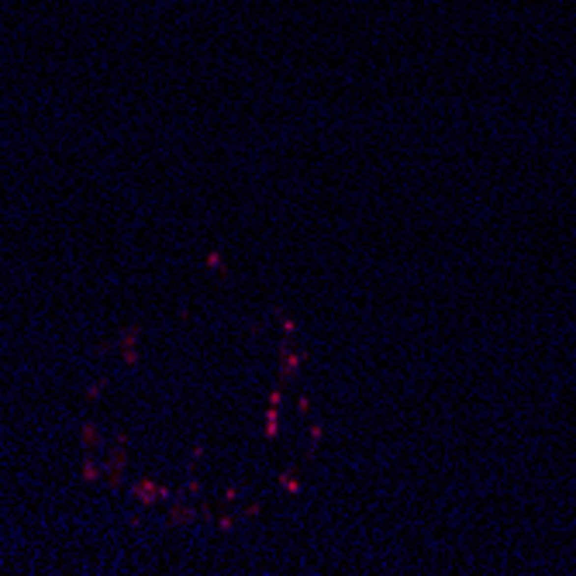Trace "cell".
<instances>
[{"label": "cell", "mask_w": 576, "mask_h": 576, "mask_svg": "<svg viewBox=\"0 0 576 576\" xmlns=\"http://www.w3.org/2000/svg\"><path fill=\"white\" fill-rule=\"evenodd\" d=\"M97 438H100V435H97V425H83V442H86V445H93Z\"/></svg>", "instance_id": "9c48e42d"}, {"label": "cell", "mask_w": 576, "mask_h": 576, "mask_svg": "<svg viewBox=\"0 0 576 576\" xmlns=\"http://www.w3.org/2000/svg\"><path fill=\"white\" fill-rule=\"evenodd\" d=\"M280 487H283L287 493H300V480H297L290 469H287V473H280Z\"/></svg>", "instance_id": "277c9868"}, {"label": "cell", "mask_w": 576, "mask_h": 576, "mask_svg": "<svg viewBox=\"0 0 576 576\" xmlns=\"http://www.w3.org/2000/svg\"><path fill=\"white\" fill-rule=\"evenodd\" d=\"M276 317H280V328H283L287 335H293V331H297V321H293V317H287L283 311H276Z\"/></svg>", "instance_id": "52a82bcc"}, {"label": "cell", "mask_w": 576, "mask_h": 576, "mask_svg": "<svg viewBox=\"0 0 576 576\" xmlns=\"http://www.w3.org/2000/svg\"><path fill=\"white\" fill-rule=\"evenodd\" d=\"M231 524H235V518H231V514H225V518L218 521V528H221V531H231Z\"/></svg>", "instance_id": "7c38bea8"}, {"label": "cell", "mask_w": 576, "mask_h": 576, "mask_svg": "<svg viewBox=\"0 0 576 576\" xmlns=\"http://www.w3.org/2000/svg\"><path fill=\"white\" fill-rule=\"evenodd\" d=\"M304 352H293V348H280V379H293L297 369L304 366Z\"/></svg>", "instance_id": "6da1fadb"}, {"label": "cell", "mask_w": 576, "mask_h": 576, "mask_svg": "<svg viewBox=\"0 0 576 576\" xmlns=\"http://www.w3.org/2000/svg\"><path fill=\"white\" fill-rule=\"evenodd\" d=\"M121 345H124V348H135V345H138V328H128V331L121 335Z\"/></svg>", "instance_id": "ba28073f"}, {"label": "cell", "mask_w": 576, "mask_h": 576, "mask_svg": "<svg viewBox=\"0 0 576 576\" xmlns=\"http://www.w3.org/2000/svg\"><path fill=\"white\" fill-rule=\"evenodd\" d=\"M131 493H135L142 504H155V500H166V497H169V490H166V487H159V483H152V480L135 483V487H131Z\"/></svg>", "instance_id": "7a4b0ae2"}, {"label": "cell", "mask_w": 576, "mask_h": 576, "mask_svg": "<svg viewBox=\"0 0 576 576\" xmlns=\"http://www.w3.org/2000/svg\"><path fill=\"white\" fill-rule=\"evenodd\" d=\"M83 476H86V480H97V466H93L90 459H86V466H83Z\"/></svg>", "instance_id": "8fae6325"}, {"label": "cell", "mask_w": 576, "mask_h": 576, "mask_svg": "<svg viewBox=\"0 0 576 576\" xmlns=\"http://www.w3.org/2000/svg\"><path fill=\"white\" fill-rule=\"evenodd\" d=\"M307 435H311V445H317V442L324 438V428H321V425H311V432H307Z\"/></svg>", "instance_id": "30bf717a"}, {"label": "cell", "mask_w": 576, "mask_h": 576, "mask_svg": "<svg viewBox=\"0 0 576 576\" xmlns=\"http://www.w3.org/2000/svg\"><path fill=\"white\" fill-rule=\"evenodd\" d=\"M207 266H211V269H218V273H228V266H225V256H221V252H211V256H207Z\"/></svg>", "instance_id": "5b68a950"}, {"label": "cell", "mask_w": 576, "mask_h": 576, "mask_svg": "<svg viewBox=\"0 0 576 576\" xmlns=\"http://www.w3.org/2000/svg\"><path fill=\"white\" fill-rule=\"evenodd\" d=\"M266 438H276L280 432V401H266Z\"/></svg>", "instance_id": "3957f363"}, {"label": "cell", "mask_w": 576, "mask_h": 576, "mask_svg": "<svg viewBox=\"0 0 576 576\" xmlns=\"http://www.w3.org/2000/svg\"><path fill=\"white\" fill-rule=\"evenodd\" d=\"M186 521H194V511L176 507V511H173V524H186Z\"/></svg>", "instance_id": "8992f818"}]
</instances>
